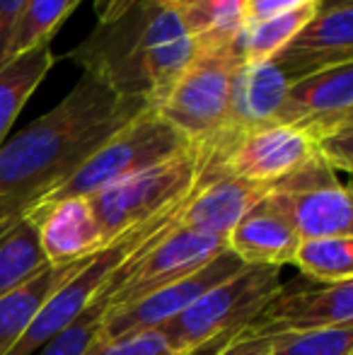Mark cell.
<instances>
[{
    "mask_svg": "<svg viewBox=\"0 0 353 355\" xmlns=\"http://www.w3.org/2000/svg\"><path fill=\"white\" fill-rule=\"evenodd\" d=\"M146 107L150 104L119 97L102 80L83 73L61 104L0 145V230L71 179Z\"/></svg>",
    "mask_w": 353,
    "mask_h": 355,
    "instance_id": "cell-1",
    "label": "cell"
},
{
    "mask_svg": "<svg viewBox=\"0 0 353 355\" xmlns=\"http://www.w3.org/2000/svg\"><path fill=\"white\" fill-rule=\"evenodd\" d=\"M196 44L175 0H133L68 56L119 97L155 107L191 61Z\"/></svg>",
    "mask_w": 353,
    "mask_h": 355,
    "instance_id": "cell-2",
    "label": "cell"
},
{
    "mask_svg": "<svg viewBox=\"0 0 353 355\" xmlns=\"http://www.w3.org/2000/svg\"><path fill=\"white\" fill-rule=\"evenodd\" d=\"M191 148L196 145L182 131H177L170 121H165L153 107H146L136 119L119 128L71 179L53 189L37 206L56 203L63 198H89L131 174L179 157Z\"/></svg>",
    "mask_w": 353,
    "mask_h": 355,
    "instance_id": "cell-3",
    "label": "cell"
},
{
    "mask_svg": "<svg viewBox=\"0 0 353 355\" xmlns=\"http://www.w3.org/2000/svg\"><path fill=\"white\" fill-rule=\"evenodd\" d=\"M281 288L278 266H245L235 276L213 285L189 309L160 329L172 353L247 329Z\"/></svg>",
    "mask_w": 353,
    "mask_h": 355,
    "instance_id": "cell-4",
    "label": "cell"
},
{
    "mask_svg": "<svg viewBox=\"0 0 353 355\" xmlns=\"http://www.w3.org/2000/svg\"><path fill=\"white\" fill-rule=\"evenodd\" d=\"M203 162L206 153L196 145L179 157L131 174L89 196L87 201L102 230L104 242L109 244L126 230L170 211L189 198L201 179Z\"/></svg>",
    "mask_w": 353,
    "mask_h": 355,
    "instance_id": "cell-5",
    "label": "cell"
},
{
    "mask_svg": "<svg viewBox=\"0 0 353 355\" xmlns=\"http://www.w3.org/2000/svg\"><path fill=\"white\" fill-rule=\"evenodd\" d=\"M242 58L235 46H196L155 112L182 131L193 145L211 143L227 126L232 75Z\"/></svg>",
    "mask_w": 353,
    "mask_h": 355,
    "instance_id": "cell-6",
    "label": "cell"
},
{
    "mask_svg": "<svg viewBox=\"0 0 353 355\" xmlns=\"http://www.w3.org/2000/svg\"><path fill=\"white\" fill-rule=\"evenodd\" d=\"M225 249L227 242L223 237L189 230L177 220L175 225L162 230L150 244L138 249L109 278L107 288L94 300V307H99L107 314L114 307L136 302V300L155 293L162 285L189 276Z\"/></svg>",
    "mask_w": 353,
    "mask_h": 355,
    "instance_id": "cell-7",
    "label": "cell"
},
{
    "mask_svg": "<svg viewBox=\"0 0 353 355\" xmlns=\"http://www.w3.org/2000/svg\"><path fill=\"white\" fill-rule=\"evenodd\" d=\"M206 153L203 177H237L273 187L317 157L307 133L286 123H268L255 131H223L211 143L198 145Z\"/></svg>",
    "mask_w": 353,
    "mask_h": 355,
    "instance_id": "cell-8",
    "label": "cell"
},
{
    "mask_svg": "<svg viewBox=\"0 0 353 355\" xmlns=\"http://www.w3.org/2000/svg\"><path fill=\"white\" fill-rule=\"evenodd\" d=\"M268 201L291 220L300 239L353 237L351 191L320 157L273 184Z\"/></svg>",
    "mask_w": 353,
    "mask_h": 355,
    "instance_id": "cell-9",
    "label": "cell"
},
{
    "mask_svg": "<svg viewBox=\"0 0 353 355\" xmlns=\"http://www.w3.org/2000/svg\"><path fill=\"white\" fill-rule=\"evenodd\" d=\"M245 266L247 263H242L230 249H225L218 257H213L208 263H203L201 268L191 271L189 276H182L177 281L162 285L155 293L146 295V297L136 300V302L109 309L102 317L97 338H119L126 336V334L162 329L167 322L179 317L184 309L191 307L213 285L235 276Z\"/></svg>",
    "mask_w": 353,
    "mask_h": 355,
    "instance_id": "cell-10",
    "label": "cell"
},
{
    "mask_svg": "<svg viewBox=\"0 0 353 355\" xmlns=\"http://www.w3.org/2000/svg\"><path fill=\"white\" fill-rule=\"evenodd\" d=\"M276 123L300 128L312 143L353 123V63L305 75L288 85Z\"/></svg>",
    "mask_w": 353,
    "mask_h": 355,
    "instance_id": "cell-11",
    "label": "cell"
},
{
    "mask_svg": "<svg viewBox=\"0 0 353 355\" xmlns=\"http://www.w3.org/2000/svg\"><path fill=\"white\" fill-rule=\"evenodd\" d=\"M349 324H353V281H344L317 288H278V293L268 300L266 307L245 331L255 336H271Z\"/></svg>",
    "mask_w": 353,
    "mask_h": 355,
    "instance_id": "cell-12",
    "label": "cell"
},
{
    "mask_svg": "<svg viewBox=\"0 0 353 355\" xmlns=\"http://www.w3.org/2000/svg\"><path fill=\"white\" fill-rule=\"evenodd\" d=\"M353 58V5L341 0L317 15L271 58L288 83L327 68L351 63Z\"/></svg>",
    "mask_w": 353,
    "mask_h": 355,
    "instance_id": "cell-13",
    "label": "cell"
},
{
    "mask_svg": "<svg viewBox=\"0 0 353 355\" xmlns=\"http://www.w3.org/2000/svg\"><path fill=\"white\" fill-rule=\"evenodd\" d=\"M37 225L42 252L51 266L83 261L104 247L102 230L87 198H63L27 213Z\"/></svg>",
    "mask_w": 353,
    "mask_h": 355,
    "instance_id": "cell-14",
    "label": "cell"
},
{
    "mask_svg": "<svg viewBox=\"0 0 353 355\" xmlns=\"http://www.w3.org/2000/svg\"><path fill=\"white\" fill-rule=\"evenodd\" d=\"M273 187L237 177H203L191 191L179 223L196 232L227 239L237 223L271 193Z\"/></svg>",
    "mask_w": 353,
    "mask_h": 355,
    "instance_id": "cell-15",
    "label": "cell"
},
{
    "mask_svg": "<svg viewBox=\"0 0 353 355\" xmlns=\"http://www.w3.org/2000/svg\"><path fill=\"white\" fill-rule=\"evenodd\" d=\"M288 85L273 61H242L232 75L225 131L245 133L276 123Z\"/></svg>",
    "mask_w": 353,
    "mask_h": 355,
    "instance_id": "cell-16",
    "label": "cell"
},
{
    "mask_svg": "<svg viewBox=\"0 0 353 355\" xmlns=\"http://www.w3.org/2000/svg\"><path fill=\"white\" fill-rule=\"evenodd\" d=\"M227 249L247 266H278L293 263L300 234L268 196L252 208L227 234Z\"/></svg>",
    "mask_w": 353,
    "mask_h": 355,
    "instance_id": "cell-17",
    "label": "cell"
},
{
    "mask_svg": "<svg viewBox=\"0 0 353 355\" xmlns=\"http://www.w3.org/2000/svg\"><path fill=\"white\" fill-rule=\"evenodd\" d=\"M87 259L61 263V266H46L32 281H27L24 285H19L17 290L0 297V355H5L17 343V338L24 334V329L32 324L37 312L44 307V302Z\"/></svg>",
    "mask_w": 353,
    "mask_h": 355,
    "instance_id": "cell-18",
    "label": "cell"
},
{
    "mask_svg": "<svg viewBox=\"0 0 353 355\" xmlns=\"http://www.w3.org/2000/svg\"><path fill=\"white\" fill-rule=\"evenodd\" d=\"M53 61L51 44H42L8 58L0 66V145L8 141L15 119L53 68Z\"/></svg>",
    "mask_w": 353,
    "mask_h": 355,
    "instance_id": "cell-19",
    "label": "cell"
},
{
    "mask_svg": "<svg viewBox=\"0 0 353 355\" xmlns=\"http://www.w3.org/2000/svg\"><path fill=\"white\" fill-rule=\"evenodd\" d=\"M196 46L235 44L247 15V0H175Z\"/></svg>",
    "mask_w": 353,
    "mask_h": 355,
    "instance_id": "cell-20",
    "label": "cell"
},
{
    "mask_svg": "<svg viewBox=\"0 0 353 355\" xmlns=\"http://www.w3.org/2000/svg\"><path fill=\"white\" fill-rule=\"evenodd\" d=\"M51 263L42 252L37 225L29 215L0 230V297L32 281Z\"/></svg>",
    "mask_w": 353,
    "mask_h": 355,
    "instance_id": "cell-21",
    "label": "cell"
},
{
    "mask_svg": "<svg viewBox=\"0 0 353 355\" xmlns=\"http://www.w3.org/2000/svg\"><path fill=\"white\" fill-rule=\"evenodd\" d=\"M322 8L320 3L302 5L298 10L283 15H273L264 19H245L240 34L235 39V53L242 61H271L307 22L317 15Z\"/></svg>",
    "mask_w": 353,
    "mask_h": 355,
    "instance_id": "cell-22",
    "label": "cell"
},
{
    "mask_svg": "<svg viewBox=\"0 0 353 355\" xmlns=\"http://www.w3.org/2000/svg\"><path fill=\"white\" fill-rule=\"evenodd\" d=\"M293 263L320 285L353 281V237L300 239Z\"/></svg>",
    "mask_w": 353,
    "mask_h": 355,
    "instance_id": "cell-23",
    "label": "cell"
},
{
    "mask_svg": "<svg viewBox=\"0 0 353 355\" xmlns=\"http://www.w3.org/2000/svg\"><path fill=\"white\" fill-rule=\"evenodd\" d=\"M76 0H29L15 22L5 61L42 44H51L58 24L76 10Z\"/></svg>",
    "mask_w": 353,
    "mask_h": 355,
    "instance_id": "cell-24",
    "label": "cell"
},
{
    "mask_svg": "<svg viewBox=\"0 0 353 355\" xmlns=\"http://www.w3.org/2000/svg\"><path fill=\"white\" fill-rule=\"evenodd\" d=\"M268 346L273 355H351L353 324L349 327H325L310 331L271 334Z\"/></svg>",
    "mask_w": 353,
    "mask_h": 355,
    "instance_id": "cell-25",
    "label": "cell"
},
{
    "mask_svg": "<svg viewBox=\"0 0 353 355\" xmlns=\"http://www.w3.org/2000/svg\"><path fill=\"white\" fill-rule=\"evenodd\" d=\"M83 355H175L160 329L136 331L119 338H92Z\"/></svg>",
    "mask_w": 353,
    "mask_h": 355,
    "instance_id": "cell-26",
    "label": "cell"
},
{
    "mask_svg": "<svg viewBox=\"0 0 353 355\" xmlns=\"http://www.w3.org/2000/svg\"><path fill=\"white\" fill-rule=\"evenodd\" d=\"M102 317V309L92 304L76 324H71L66 331H61L56 338H51L42 351H37L34 355H83L85 348L92 343V338L97 336Z\"/></svg>",
    "mask_w": 353,
    "mask_h": 355,
    "instance_id": "cell-27",
    "label": "cell"
},
{
    "mask_svg": "<svg viewBox=\"0 0 353 355\" xmlns=\"http://www.w3.org/2000/svg\"><path fill=\"white\" fill-rule=\"evenodd\" d=\"M315 148H317V157L329 169H334V172L336 169L351 172L353 169V123H346V126L317 138Z\"/></svg>",
    "mask_w": 353,
    "mask_h": 355,
    "instance_id": "cell-28",
    "label": "cell"
},
{
    "mask_svg": "<svg viewBox=\"0 0 353 355\" xmlns=\"http://www.w3.org/2000/svg\"><path fill=\"white\" fill-rule=\"evenodd\" d=\"M310 3H320V0H247L245 15L247 19H264L273 17V15L291 12V10H298Z\"/></svg>",
    "mask_w": 353,
    "mask_h": 355,
    "instance_id": "cell-29",
    "label": "cell"
},
{
    "mask_svg": "<svg viewBox=\"0 0 353 355\" xmlns=\"http://www.w3.org/2000/svg\"><path fill=\"white\" fill-rule=\"evenodd\" d=\"M27 3L29 0H0V66L5 63V51H8L15 22Z\"/></svg>",
    "mask_w": 353,
    "mask_h": 355,
    "instance_id": "cell-30",
    "label": "cell"
},
{
    "mask_svg": "<svg viewBox=\"0 0 353 355\" xmlns=\"http://www.w3.org/2000/svg\"><path fill=\"white\" fill-rule=\"evenodd\" d=\"M223 355H273V351L266 336H255V334H247L242 329L240 336L225 348Z\"/></svg>",
    "mask_w": 353,
    "mask_h": 355,
    "instance_id": "cell-31",
    "label": "cell"
},
{
    "mask_svg": "<svg viewBox=\"0 0 353 355\" xmlns=\"http://www.w3.org/2000/svg\"><path fill=\"white\" fill-rule=\"evenodd\" d=\"M237 336H240V331H235V334H225V336L213 338V341L203 343V346H196V348H191V351L175 353V355H223V353H225V348L230 346V343L235 341Z\"/></svg>",
    "mask_w": 353,
    "mask_h": 355,
    "instance_id": "cell-32",
    "label": "cell"
},
{
    "mask_svg": "<svg viewBox=\"0 0 353 355\" xmlns=\"http://www.w3.org/2000/svg\"><path fill=\"white\" fill-rule=\"evenodd\" d=\"M109 3H112V0H97V12H99L102 8H107Z\"/></svg>",
    "mask_w": 353,
    "mask_h": 355,
    "instance_id": "cell-33",
    "label": "cell"
},
{
    "mask_svg": "<svg viewBox=\"0 0 353 355\" xmlns=\"http://www.w3.org/2000/svg\"><path fill=\"white\" fill-rule=\"evenodd\" d=\"M83 3V0H76V5H80Z\"/></svg>",
    "mask_w": 353,
    "mask_h": 355,
    "instance_id": "cell-34",
    "label": "cell"
}]
</instances>
